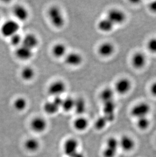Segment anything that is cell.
I'll use <instances>...</instances> for the list:
<instances>
[{"mask_svg": "<svg viewBox=\"0 0 156 157\" xmlns=\"http://www.w3.org/2000/svg\"><path fill=\"white\" fill-rule=\"evenodd\" d=\"M31 127L32 130L35 132L41 133L44 132L47 128V122L42 117H35L32 121Z\"/></svg>", "mask_w": 156, "mask_h": 157, "instance_id": "obj_9", "label": "cell"}, {"mask_svg": "<svg viewBox=\"0 0 156 157\" xmlns=\"http://www.w3.org/2000/svg\"><path fill=\"white\" fill-rule=\"evenodd\" d=\"M131 82L128 79L122 78L118 80L115 85L116 92L121 95L127 93L131 89Z\"/></svg>", "mask_w": 156, "mask_h": 157, "instance_id": "obj_8", "label": "cell"}, {"mask_svg": "<svg viewBox=\"0 0 156 157\" xmlns=\"http://www.w3.org/2000/svg\"><path fill=\"white\" fill-rule=\"evenodd\" d=\"M113 25L108 18L102 19L98 22V27L100 31L103 32H109L113 29Z\"/></svg>", "mask_w": 156, "mask_h": 157, "instance_id": "obj_18", "label": "cell"}, {"mask_svg": "<svg viewBox=\"0 0 156 157\" xmlns=\"http://www.w3.org/2000/svg\"><path fill=\"white\" fill-rule=\"evenodd\" d=\"M35 74V71L32 68L27 67L22 70L21 75L24 80H30L34 78Z\"/></svg>", "mask_w": 156, "mask_h": 157, "instance_id": "obj_23", "label": "cell"}, {"mask_svg": "<svg viewBox=\"0 0 156 157\" xmlns=\"http://www.w3.org/2000/svg\"><path fill=\"white\" fill-rule=\"evenodd\" d=\"M119 147L125 151H130L133 150L136 145V142L131 137L125 135L122 137L119 141Z\"/></svg>", "mask_w": 156, "mask_h": 157, "instance_id": "obj_10", "label": "cell"}, {"mask_svg": "<svg viewBox=\"0 0 156 157\" xmlns=\"http://www.w3.org/2000/svg\"><path fill=\"white\" fill-rule=\"evenodd\" d=\"M59 107L52 102H47L44 105V110L47 113L50 114H54L58 112Z\"/></svg>", "mask_w": 156, "mask_h": 157, "instance_id": "obj_24", "label": "cell"}, {"mask_svg": "<svg viewBox=\"0 0 156 157\" xmlns=\"http://www.w3.org/2000/svg\"><path fill=\"white\" fill-rule=\"evenodd\" d=\"M48 15L51 22L54 27L61 28L65 25V18L61 9L58 7L53 6L50 8L48 11Z\"/></svg>", "mask_w": 156, "mask_h": 157, "instance_id": "obj_1", "label": "cell"}, {"mask_svg": "<svg viewBox=\"0 0 156 157\" xmlns=\"http://www.w3.org/2000/svg\"><path fill=\"white\" fill-rule=\"evenodd\" d=\"M113 91L112 89L110 88H106L100 94V98L104 103L108 102L109 101H113Z\"/></svg>", "mask_w": 156, "mask_h": 157, "instance_id": "obj_21", "label": "cell"}, {"mask_svg": "<svg viewBox=\"0 0 156 157\" xmlns=\"http://www.w3.org/2000/svg\"><path fill=\"white\" fill-rule=\"evenodd\" d=\"M150 111V107L147 103L141 102L135 105L131 110V115L137 119L147 117Z\"/></svg>", "mask_w": 156, "mask_h": 157, "instance_id": "obj_5", "label": "cell"}, {"mask_svg": "<svg viewBox=\"0 0 156 157\" xmlns=\"http://www.w3.org/2000/svg\"><path fill=\"white\" fill-rule=\"evenodd\" d=\"M79 142L75 138L68 139L63 144V150L65 155L68 157H73L78 152Z\"/></svg>", "mask_w": 156, "mask_h": 157, "instance_id": "obj_4", "label": "cell"}, {"mask_svg": "<svg viewBox=\"0 0 156 157\" xmlns=\"http://www.w3.org/2000/svg\"><path fill=\"white\" fill-rule=\"evenodd\" d=\"M74 109L77 114H83L86 110V104L84 100L80 98L75 100Z\"/></svg>", "mask_w": 156, "mask_h": 157, "instance_id": "obj_22", "label": "cell"}, {"mask_svg": "<svg viewBox=\"0 0 156 157\" xmlns=\"http://www.w3.org/2000/svg\"><path fill=\"white\" fill-rule=\"evenodd\" d=\"M63 99L61 98L60 96L54 97V98L53 99V102L55 105H57L58 107H61L62 102H63Z\"/></svg>", "mask_w": 156, "mask_h": 157, "instance_id": "obj_32", "label": "cell"}, {"mask_svg": "<svg viewBox=\"0 0 156 157\" xmlns=\"http://www.w3.org/2000/svg\"><path fill=\"white\" fill-rule=\"evenodd\" d=\"M19 30V24L16 21L9 20L2 25L1 33L5 37H12V36L17 33Z\"/></svg>", "mask_w": 156, "mask_h": 157, "instance_id": "obj_3", "label": "cell"}, {"mask_svg": "<svg viewBox=\"0 0 156 157\" xmlns=\"http://www.w3.org/2000/svg\"><path fill=\"white\" fill-rule=\"evenodd\" d=\"M38 44V40L37 37L34 35L30 34L25 36L24 38H22V45L28 48L29 49H34L37 47Z\"/></svg>", "mask_w": 156, "mask_h": 157, "instance_id": "obj_13", "label": "cell"}, {"mask_svg": "<svg viewBox=\"0 0 156 157\" xmlns=\"http://www.w3.org/2000/svg\"><path fill=\"white\" fill-rule=\"evenodd\" d=\"M24 146L28 151H35L40 147V143L35 138H30L25 141Z\"/></svg>", "mask_w": 156, "mask_h": 157, "instance_id": "obj_17", "label": "cell"}, {"mask_svg": "<svg viewBox=\"0 0 156 157\" xmlns=\"http://www.w3.org/2000/svg\"><path fill=\"white\" fill-rule=\"evenodd\" d=\"M115 103L113 101H111L105 103L103 110L105 115H113L114 114V110L115 109Z\"/></svg>", "mask_w": 156, "mask_h": 157, "instance_id": "obj_27", "label": "cell"}, {"mask_svg": "<svg viewBox=\"0 0 156 157\" xmlns=\"http://www.w3.org/2000/svg\"><path fill=\"white\" fill-rule=\"evenodd\" d=\"M22 38L18 33L10 37V42L13 46H17L22 43Z\"/></svg>", "mask_w": 156, "mask_h": 157, "instance_id": "obj_30", "label": "cell"}, {"mask_svg": "<svg viewBox=\"0 0 156 157\" xmlns=\"http://www.w3.org/2000/svg\"><path fill=\"white\" fill-rule=\"evenodd\" d=\"M115 51L113 44L110 42H105L101 44L98 48V52L103 57H108L111 56Z\"/></svg>", "mask_w": 156, "mask_h": 157, "instance_id": "obj_15", "label": "cell"}, {"mask_svg": "<svg viewBox=\"0 0 156 157\" xmlns=\"http://www.w3.org/2000/svg\"><path fill=\"white\" fill-rule=\"evenodd\" d=\"M150 92L152 95L156 97V82H154L150 87Z\"/></svg>", "mask_w": 156, "mask_h": 157, "instance_id": "obj_33", "label": "cell"}, {"mask_svg": "<svg viewBox=\"0 0 156 157\" xmlns=\"http://www.w3.org/2000/svg\"><path fill=\"white\" fill-rule=\"evenodd\" d=\"M66 90V86L62 81H56L50 85L48 88L50 95L54 97L60 96Z\"/></svg>", "mask_w": 156, "mask_h": 157, "instance_id": "obj_7", "label": "cell"}, {"mask_svg": "<svg viewBox=\"0 0 156 157\" xmlns=\"http://www.w3.org/2000/svg\"><path fill=\"white\" fill-rule=\"evenodd\" d=\"M147 46L150 52L156 53V38H152L149 40Z\"/></svg>", "mask_w": 156, "mask_h": 157, "instance_id": "obj_31", "label": "cell"}, {"mask_svg": "<svg viewBox=\"0 0 156 157\" xmlns=\"http://www.w3.org/2000/svg\"><path fill=\"white\" fill-rule=\"evenodd\" d=\"M108 19L113 24H121L125 21L126 15L124 12L118 9H112L108 14Z\"/></svg>", "mask_w": 156, "mask_h": 157, "instance_id": "obj_6", "label": "cell"}, {"mask_svg": "<svg viewBox=\"0 0 156 157\" xmlns=\"http://www.w3.org/2000/svg\"><path fill=\"white\" fill-rule=\"evenodd\" d=\"M27 106V100L22 97L17 98L14 102L13 106L17 111H20L25 109Z\"/></svg>", "mask_w": 156, "mask_h": 157, "instance_id": "obj_25", "label": "cell"}, {"mask_svg": "<svg viewBox=\"0 0 156 157\" xmlns=\"http://www.w3.org/2000/svg\"><path fill=\"white\" fill-rule=\"evenodd\" d=\"M108 123V121L106 120V118L104 117H99L97 119V121H96L95 127L97 130H102L106 126V123Z\"/></svg>", "mask_w": 156, "mask_h": 157, "instance_id": "obj_29", "label": "cell"}, {"mask_svg": "<svg viewBox=\"0 0 156 157\" xmlns=\"http://www.w3.org/2000/svg\"><path fill=\"white\" fill-rule=\"evenodd\" d=\"M66 52V46L62 43H58L53 46L52 53L56 58L62 57L65 56Z\"/></svg>", "mask_w": 156, "mask_h": 157, "instance_id": "obj_20", "label": "cell"}, {"mask_svg": "<svg viewBox=\"0 0 156 157\" xmlns=\"http://www.w3.org/2000/svg\"><path fill=\"white\" fill-rule=\"evenodd\" d=\"M88 126V121L84 117L77 118L74 123V126L77 131H82L87 129Z\"/></svg>", "mask_w": 156, "mask_h": 157, "instance_id": "obj_19", "label": "cell"}, {"mask_svg": "<svg viewBox=\"0 0 156 157\" xmlns=\"http://www.w3.org/2000/svg\"><path fill=\"white\" fill-rule=\"evenodd\" d=\"M146 61L147 59L145 55L141 52L135 53L132 58V64L136 69H141L144 67Z\"/></svg>", "mask_w": 156, "mask_h": 157, "instance_id": "obj_14", "label": "cell"}, {"mask_svg": "<svg viewBox=\"0 0 156 157\" xmlns=\"http://www.w3.org/2000/svg\"><path fill=\"white\" fill-rule=\"evenodd\" d=\"M75 101L71 97H68L63 100L61 107L65 111H69L72 109H74L75 105Z\"/></svg>", "mask_w": 156, "mask_h": 157, "instance_id": "obj_26", "label": "cell"}, {"mask_svg": "<svg viewBox=\"0 0 156 157\" xmlns=\"http://www.w3.org/2000/svg\"><path fill=\"white\" fill-rule=\"evenodd\" d=\"M150 10L152 11V12H156V1L153 2V3H151L150 6Z\"/></svg>", "mask_w": 156, "mask_h": 157, "instance_id": "obj_34", "label": "cell"}, {"mask_svg": "<svg viewBox=\"0 0 156 157\" xmlns=\"http://www.w3.org/2000/svg\"><path fill=\"white\" fill-rule=\"evenodd\" d=\"M15 54L17 58L21 60L30 59L33 55L32 49H29L22 45L16 49Z\"/></svg>", "mask_w": 156, "mask_h": 157, "instance_id": "obj_12", "label": "cell"}, {"mask_svg": "<svg viewBox=\"0 0 156 157\" xmlns=\"http://www.w3.org/2000/svg\"><path fill=\"white\" fill-rule=\"evenodd\" d=\"M150 121L147 117H141L137 119V126L139 129L143 130L147 129L150 126Z\"/></svg>", "mask_w": 156, "mask_h": 157, "instance_id": "obj_28", "label": "cell"}, {"mask_svg": "<svg viewBox=\"0 0 156 157\" xmlns=\"http://www.w3.org/2000/svg\"><path fill=\"white\" fill-rule=\"evenodd\" d=\"M83 58L81 55L76 52H72L66 56L65 62L71 66H77L82 63Z\"/></svg>", "mask_w": 156, "mask_h": 157, "instance_id": "obj_11", "label": "cell"}, {"mask_svg": "<svg viewBox=\"0 0 156 157\" xmlns=\"http://www.w3.org/2000/svg\"><path fill=\"white\" fill-rule=\"evenodd\" d=\"M119 147V140L114 137H110L106 141V146L102 152L103 157H115Z\"/></svg>", "mask_w": 156, "mask_h": 157, "instance_id": "obj_2", "label": "cell"}, {"mask_svg": "<svg viewBox=\"0 0 156 157\" xmlns=\"http://www.w3.org/2000/svg\"><path fill=\"white\" fill-rule=\"evenodd\" d=\"M13 13L15 17L19 21H26L28 17L27 9L21 5H17L14 8Z\"/></svg>", "mask_w": 156, "mask_h": 157, "instance_id": "obj_16", "label": "cell"}]
</instances>
